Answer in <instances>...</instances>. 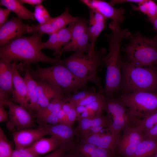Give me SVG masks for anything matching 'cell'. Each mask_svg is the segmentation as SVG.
I'll return each mask as SVG.
<instances>
[{
    "instance_id": "c3c4849f",
    "label": "cell",
    "mask_w": 157,
    "mask_h": 157,
    "mask_svg": "<svg viewBox=\"0 0 157 157\" xmlns=\"http://www.w3.org/2000/svg\"><path fill=\"white\" fill-rule=\"evenodd\" d=\"M151 157H157V151Z\"/></svg>"
},
{
    "instance_id": "277c9868",
    "label": "cell",
    "mask_w": 157,
    "mask_h": 157,
    "mask_svg": "<svg viewBox=\"0 0 157 157\" xmlns=\"http://www.w3.org/2000/svg\"><path fill=\"white\" fill-rule=\"evenodd\" d=\"M121 93L146 92L157 94V66H139L122 63Z\"/></svg>"
},
{
    "instance_id": "f546056e",
    "label": "cell",
    "mask_w": 157,
    "mask_h": 157,
    "mask_svg": "<svg viewBox=\"0 0 157 157\" xmlns=\"http://www.w3.org/2000/svg\"><path fill=\"white\" fill-rule=\"evenodd\" d=\"M14 149L1 128H0V157H11Z\"/></svg>"
},
{
    "instance_id": "f6af8a7d",
    "label": "cell",
    "mask_w": 157,
    "mask_h": 157,
    "mask_svg": "<svg viewBox=\"0 0 157 157\" xmlns=\"http://www.w3.org/2000/svg\"><path fill=\"white\" fill-rule=\"evenodd\" d=\"M11 157H22L20 149L15 147Z\"/></svg>"
},
{
    "instance_id": "ffe728a7",
    "label": "cell",
    "mask_w": 157,
    "mask_h": 157,
    "mask_svg": "<svg viewBox=\"0 0 157 157\" xmlns=\"http://www.w3.org/2000/svg\"><path fill=\"white\" fill-rule=\"evenodd\" d=\"M47 135L48 134L46 131L38 126L36 129L29 128L15 132L13 133L12 137L15 147L25 148Z\"/></svg>"
},
{
    "instance_id": "4316f807",
    "label": "cell",
    "mask_w": 157,
    "mask_h": 157,
    "mask_svg": "<svg viewBox=\"0 0 157 157\" xmlns=\"http://www.w3.org/2000/svg\"><path fill=\"white\" fill-rule=\"evenodd\" d=\"M157 151V139H144L139 144L133 157H149Z\"/></svg>"
},
{
    "instance_id": "9a60e30c",
    "label": "cell",
    "mask_w": 157,
    "mask_h": 157,
    "mask_svg": "<svg viewBox=\"0 0 157 157\" xmlns=\"http://www.w3.org/2000/svg\"><path fill=\"white\" fill-rule=\"evenodd\" d=\"M123 131L118 146L119 151L124 157H133L138 146L144 139L143 132L138 125Z\"/></svg>"
},
{
    "instance_id": "b9f144b4",
    "label": "cell",
    "mask_w": 157,
    "mask_h": 157,
    "mask_svg": "<svg viewBox=\"0 0 157 157\" xmlns=\"http://www.w3.org/2000/svg\"><path fill=\"white\" fill-rule=\"evenodd\" d=\"M143 0H112L108 2L111 5L114 6L115 5L124 2H133L139 3L142 1Z\"/></svg>"
},
{
    "instance_id": "ac0fdd59",
    "label": "cell",
    "mask_w": 157,
    "mask_h": 157,
    "mask_svg": "<svg viewBox=\"0 0 157 157\" xmlns=\"http://www.w3.org/2000/svg\"><path fill=\"white\" fill-rule=\"evenodd\" d=\"M81 142L88 143L108 150L115 155V149L119 145L121 138L120 135L98 133L89 134L81 138Z\"/></svg>"
},
{
    "instance_id": "f1b7e54d",
    "label": "cell",
    "mask_w": 157,
    "mask_h": 157,
    "mask_svg": "<svg viewBox=\"0 0 157 157\" xmlns=\"http://www.w3.org/2000/svg\"><path fill=\"white\" fill-rule=\"evenodd\" d=\"M48 40L42 44V49H49L54 51L53 54L56 56L55 58L59 59V52L62 47L61 46L58 37L57 31L52 33Z\"/></svg>"
},
{
    "instance_id": "ab89813d",
    "label": "cell",
    "mask_w": 157,
    "mask_h": 157,
    "mask_svg": "<svg viewBox=\"0 0 157 157\" xmlns=\"http://www.w3.org/2000/svg\"><path fill=\"white\" fill-rule=\"evenodd\" d=\"M5 106L0 105V122L7 121L9 116L8 112H7L4 108Z\"/></svg>"
},
{
    "instance_id": "7402d4cb",
    "label": "cell",
    "mask_w": 157,
    "mask_h": 157,
    "mask_svg": "<svg viewBox=\"0 0 157 157\" xmlns=\"http://www.w3.org/2000/svg\"><path fill=\"white\" fill-rule=\"evenodd\" d=\"M13 85L12 101L29 110V100L26 84L24 78L19 74L16 64L14 68Z\"/></svg>"
},
{
    "instance_id": "5b68a950",
    "label": "cell",
    "mask_w": 157,
    "mask_h": 157,
    "mask_svg": "<svg viewBox=\"0 0 157 157\" xmlns=\"http://www.w3.org/2000/svg\"><path fill=\"white\" fill-rule=\"evenodd\" d=\"M30 71L35 81H44L53 85L60 89L65 97L80 90L89 89L88 82L76 77L58 61L51 67L38 66L35 70L30 69Z\"/></svg>"
},
{
    "instance_id": "7a4b0ae2",
    "label": "cell",
    "mask_w": 157,
    "mask_h": 157,
    "mask_svg": "<svg viewBox=\"0 0 157 157\" xmlns=\"http://www.w3.org/2000/svg\"><path fill=\"white\" fill-rule=\"evenodd\" d=\"M43 35L37 33L30 36H22L0 47V58L10 62L21 61L28 65L39 62L55 64L60 59L51 58L42 51Z\"/></svg>"
},
{
    "instance_id": "44dd1931",
    "label": "cell",
    "mask_w": 157,
    "mask_h": 157,
    "mask_svg": "<svg viewBox=\"0 0 157 157\" xmlns=\"http://www.w3.org/2000/svg\"><path fill=\"white\" fill-rule=\"evenodd\" d=\"M107 19L101 14L89 9L88 29L90 47L88 53L91 54L95 51L96 42L101 33L106 27Z\"/></svg>"
},
{
    "instance_id": "7c38bea8",
    "label": "cell",
    "mask_w": 157,
    "mask_h": 157,
    "mask_svg": "<svg viewBox=\"0 0 157 157\" xmlns=\"http://www.w3.org/2000/svg\"><path fill=\"white\" fill-rule=\"evenodd\" d=\"M39 126L43 128L48 135L54 137L58 141L60 148L64 151H71L74 146L73 138L75 132L72 127L61 124Z\"/></svg>"
},
{
    "instance_id": "1f68e13d",
    "label": "cell",
    "mask_w": 157,
    "mask_h": 157,
    "mask_svg": "<svg viewBox=\"0 0 157 157\" xmlns=\"http://www.w3.org/2000/svg\"><path fill=\"white\" fill-rule=\"evenodd\" d=\"M33 14L35 19L39 24L46 23L53 18L51 16L47 9L41 4L35 6Z\"/></svg>"
},
{
    "instance_id": "d590c367",
    "label": "cell",
    "mask_w": 157,
    "mask_h": 157,
    "mask_svg": "<svg viewBox=\"0 0 157 157\" xmlns=\"http://www.w3.org/2000/svg\"><path fill=\"white\" fill-rule=\"evenodd\" d=\"M144 139H157V124L147 131L143 133Z\"/></svg>"
},
{
    "instance_id": "83f0119b",
    "label": "cell",
    "mask_w": 157,
    "mask_h": 157,
    "mask_svg": "<svg viewBox=\"0 0 157 157\" xmlns=\"http://www.w3.org/2000/svg\"><path fill=\"white\" fill-rule=\"evenodd\" d=\"M133 10H138L142 13L146 15L147 18L154 19L157 17L156 13L157 5L153 1L151 0H143L138 3L137 6L131 4Z\"/></svg>"
},
{
    "instance_id": "603a6c76",
    "label": "cell",
    "mask_w": 157,
    "mask_h": 157,
    "mask_svg": "<svg viewBox=\"0 0 157 157\" xmlns=\"http://www.w3.org/2000/svg\"><path fill=\"white\" fill-rule=\"evenodd\" d=\"M75 157H114L110 151L88 143L81 142L71 151Z\"/></svg>"
},
{
    "instance_id": "4dcf8cb0",
    "label": "cell",
    "mask_w": 157,
    "mask_h": 157,
    "mask_svg": "<svg viewBox=\"0 0 157 157\" xmlns=\"http://www.w3.org/2000/svg\"><path fill=\"white\" fill-rule=\"evenodd\" d=\"M157 124V109L141 119L139 126L143 133L147 131Z\"/></svg>"
},
{
    "instance_id": "52a82bcc",
    "label": "cell",
    "mask_w": 157,
    "mask_h": 157,
    "mask_svg": "<svg viewBox=\"0 0 157 157\" xmlns=\"http://www.w3.org/2000/svg\"><path fill=\"white\" fill-rule=\"evenodd\" d=\"M103 110L107 115L109 125L108 130L112 134L118 135L122 131L137 126L129 114L127 107L115 94L106 96Z\"/></svg>"
},
{
    "instance_id": "ee69618b",
    "label": "cell",
    "mask_w": 157,
    "mask_h": 157,
    "mask_svg": "<svg viewBox=\"0 0 157 157\" xmlns=\"http://www.w3.org/2000/svg\"><path fill=\"white\" fill-rule=\"evenodd\" d=\"M75 109L76 112L77 118L78 117L80 114L86 110L85 106H75Z\"/></svg>"
},
{
    "instance_id": "d6986e66",
    "label": "cell",
    "mask_w": 157,
    "mask_h": 157,
    "mask_svg": "<svg viewBox=\"0 0 157 157\" xmlns=\"http://www.w3.org/2000/svg\"><path fill=\"white\" fill-rule=\"evenodd\" d=\"M36 81L38 111L46 107L53 99H64L66 97L60 89L53 85L44 81Z\"/></svg>"
},
{
    "instance_id": "8fae6325",
    "label": "cell",
    "mask_w": 157,
    "mask_h": 157,
    "mask_svg": "<svg viewBox=\"0 0 157 157\" xmlns=\"http://www.w3.org/2000/svg\"><path fill=\"white\" fill-rule=\"evenodd\" d=\"M16 64V62L0 60V105L5 106L12 101L10 97L12 96L13 72Z\"/></svg>"
},
{
    "instance_id": "e575fe53",
    "label": "cell",
    "mask_w": 157,
    "mask_h": 157,
    "mask_svg": "<svg viewBox=\"0 0 157 157\" xmlns=\"http://www.w3.org/2000/svg\"><path fill=\"white\" fill-rule=\"evenodd\" d=\"M39 125L42 124H59L58 114L52 113L42 117L36 118Z\"/></svg>"
},
{
    "instance_id": "484cf974",
    "label": "cell",
    "mask_w": 157,
    "mask_h": 157,
    "mask_svg": "<svg viewBox=\"0 0 157 157\" xmlns=\"http://www.w3.org/2000/svg\"><path fill=\"white\" fill-rule=\"evenodd\" d=\"M0 4L14 13L19 19L35 20L33 13L17 0H1Z\"/></svg>"
},
{
    "instance_id": "d4e9b609",
    "label": "cell",
    "mask_w": 157,
    "mask_h": 157,
    "mask_svg": "<svg viewBox=\"0 0 157 157\" xmlns=\"http://www.w3.org/2000/svg\"><path fill=\"white\" fill-rule=\"evenodd\" d=\"M34 153L40 156L60 148L59 143L53 137L49 138L42 137L29 147Z\"/></svg>"
},
{
    "instance_id": "681fc988",
    "label": "cell",
    "mask_w": 157,
    "mask_h": 157,
    "mask_svg": "<svg viewBox=\"0 0 157 157\" xmlns=\"http://www.w3.org/2000/svg\"><path fill=\"white\" fill-rule=\"evenodd\" d=\"M156 13L157 14V7H156Z\"/></svg>"
},
{
    "instance_id": "30bf717a",
    "label": "cell",
    "mask_w": 157,
    "mask_h": 157,
    "mask_svg": "<svg viewBox=\"0 0 157 157\" xmlns=\"http://www.w3.org/2000/svg\"><path fill=\"white\" fill-rule=\"evenodd\" d=\"M7 106L9 120L6 126L10 131L13 133L34 126L35 116L27 109L12 101L9 102Z\"/></svg>"
},
{
    "instance_id": "ba28073f",
    "label": "cell",
    "mask_w": 157,
    "mask_h": 157,
    "mask_svg": "<svg viewBox=\"0 0 157 157\" xmlns=\"http://www.w3.org/2000/svg\"><path fill=\"white\" fill-rule=\"evenodd\" d=\"M118 96L139 125L140 120L157 109V94L146 92L121 93Z\"/></svg>"
},
{
    "instance_id": "7bdbcfd3",
    "label": "cell",
    "mask_w": 157,
    "mask_h": 157,
    "mask_svg": "<svg viewBox=\"0 0 157 157\" xmlns=\"http://www.w3.org/2000/svg\"><path fill=\"white\" fill-rule=\"evenodd\" d=\"M18 1L22 4L26 3L36 6L41 4L43 1L42 0H18Z\"/></svg>"
},
{
    "instance_id": "60d3db41",
    "label": "cell",
    "mask_w": 157,
    "mask_h": 157,
    "mask_svg": "<svg viewBox=\"0 0 157 157\" xmlns=\"http://www.w3.org/2000/svg\"><path fill=\"white\" fill-rule=\"evenodd\" d=\"M64 152L63 149L59 148L48 155L41 157H61Z\"/></svg>"
},
{
    "instance_id": "74e56055",
    "label": "cell",
    "mask_w": 157,
    "mask_h": 157,
    "mask_svg": "<svg viewBox=\"0 0 157 157\" xmlns=\"http://www.w3.org/2000/svg\"><path fill=\"white\" fill-rule=\"evenodd\" d=\"M11 11L6 8H0V26L7 22V20Z\"/></svg>"
},
{
    "instance_id": "8d00e7d4",
    "label": "cell",
    "mask_w": 157,
    "mask_h": 157,
    "mask_svg": "<svg viewBox=\"0 0 157 157\" xmlns=\"http://www.w3.org/2000/svg\"><path fill=\"white\" fill-rule=\"evenodd\" d=\"M58 117L59 124L67 125L72 127L70 124L67 114L61 109L58 113Z\"/></svg>"
},
{
    "instance_id": "3957f363",
    "label": "cell",
    "mask_w": 157,
    "mask_h": 157,
    "mask_svg": "<svg viewBox=\"0 0 157 157\" xmlns=\"http://www.w3.org/2000/svg\"><path fill=\"white\" fill-rule=\"evenodd\" d=\"M106 54V49L103 48L95 50L91 54L74 53L67 58L59 59L58 61L76 77L93 83L97 88L98 92L103 93L104 88L101 84V78L97 74V69L99 66H104Z\"/></svg>"
},
{
    "instance_id": "2e32d148",
    "label": "cell",
    "mask_w": 157,
    "mask_h": 157,
    "mask_svg": "<svg viewBox=\"0 0 157 157\" xmlns=\"http://www.w3.org/2000/svg\"><path fill=\"white\" fill-rule=\"evenodd\" d=\"M76 17L73 16L69 13V9L66 8L63 13L52 18L48 22L43 24L31 26V34L37 33L50 35L70 24L75 22Z\"/></svg>"
},
{
    "instance_id": "7dc6e473",
    "label": "cell",
    "mask_w": 157,
    "mask_h": 157,
    "mask_svg": "<svg viewBox=\"0 0 157 157\" xmlns=\"http://www.w3.org/2000/svg\"><path fill=\"white\" fill-rule=\"evenodd\" d=\"M61 157H75L71 151H64Z\"/></svg>"
},
{
    "instance_id": "cb8c5ba5",
    "label": "cell",
    "mask_w": 157,
    "mask_h": 157,
    "mask_svg": "<svg viewBox=\"0 0 157 157\" xmlns=\"http://www.w3.org/2000/svg\"><path fill=\"white\" fill-rule=\"evenodd\" d=\"M25 65V74L24 79L26 82L29 100V110L37 113L38 110L36 81L32 77L30 71L29 65Z\"/></svg>"
},
{
    "instance_id": "d6a6232c",
    "label": "cell",
    "mask_w": 157,
    "mask_h": 157,
    "mask_svg": "<svg viewBox=\"0 0 157 157\" xmlns=\"http://www.w3.org/2000/svg\"><path fill=\"white\" fill-rule=\"evenodd\" d=\"M95 92L93 89L83 90L67 95L63 99L65 102H69L73 104L83 99L91 93Z\"/></svg>"
},
{
    "instance_id": "4fadbf2b",
    "label": "cell",
    "mask_w": 157,
    "mask_h": 157,
    "mask_svg": "<svg viewBox=\"0 0 157 157\" xmlns=\"http://www.w3.org/2000/svg\"><path fill=\"white\" fill-rule=\"evenodd\" d=\"M30 27L18 18H12L0 26V47L24 34H31Z\"/></svg>"
},
{
    "instance_id": "9c48e42d",
    "label": "cell",
    "mask_w": 157,
    "mask_h": 157,
    "mask_svg": "<svg viewBox=\"0 0 157 157\" xmlns=\"http://www.w3.org/2000/svg\"><path fill=\"white\" fill-rule=\"evenodd\" d=\"M88 27V20L83 17H76L71 40L60 50V56L63 53L68 51L88 53L90 47Z\"/></svg>"
},
{
    "instance_id": "8992f818",
    "label": "cell",
    "mask_w": 157,
    "mask_h": 157,
    "mask_svg": "<svg viewBox=\"0 0 157 157\" xmlns=\"http://www.w3.org/2000/svg\"><path fill=\"white\" fill-rule=\"evenodd\" d=\"M129 39L121 49L125 61L139 66H157V35L148 38L137 31Z\"/></svg>"
},
{
    "instance_id": "f35d334b",
    "label": "cell",
    "mask_w": 157,
    "mask_h": 157,
    "mask_svg": "<svg viewBox=\"0 0 157 157\" xmlns=\"http://www.w3.org/2000/svg\"><path fill=\"white\" fill-rule=\"evenodd\" d=\"M66 113L67 115L69 122L72 126L74 122L77 120V114L75 109V106L72 108Z\"/></svg>"
},
{
    "instance_id": "836d02e7",
    "label": "cell",
    "mask_w": 157,
    "mask_h": 157,
    "mask_svg": "<svg viewBox=\"0 0 157 157\" xmlns=\"http://www.w3.org/2000/svg\"><path fill=\"white\" fill-rule=\"evenodd\" d=\"M105 97L103 93L99 92H94L83 99L72 104L74 106H86L96 101L101 100Z\"/></svg>"
},
{
    "instance_id": "6da1fadb",
    "label": "cell",
    "mask_w": 157,
    "mask_h": 157,
    "mask_svg": "<svg viewBox=\"0 0 157 157\" xmlns=\"http://www.w3.org/2000/svg\"><path fill=\"white\" fill-rule=\"evenodd\" d=\"M109 27L111 30L105 34L108 44V53L104 60L106 68L105 83L103 94L106 96L115 94L119 91L122 79V63L123 58L120 54L123 39L129 38L131 34L128 28L122 29L120 26L110 22Z\"/></svg>"
},
{
    "instance_id": "e0dca14e",
    "label": "cell",
    "mask_w": 157,
    "mask_h": 157,
    "mask_svg": "<svg viewBox=\"0 0 157 157\" xmlns=\"http://www.w3.org/2000/svg\"><path fill=\"white\" fill-rule=\"evenodd\" d=\"M78 124L74 130L75 135L82 138L90 134L100 133L105 127L109 128V124L107 117L102 113L94 117L78 118Z\"/></svg>"
},
{
    "instance_id": "5bb4252c",
    "label": "cell",
    "mask_w": 157,
    "mask_h": 157,
    "mask_svg": "<svg viewBox=\"0 0 157 157\" xmlns=\"http://www.w3.org/2000/svg\"><path fill=\"white\" fill-rule=\"evenodd\" d=\"M80 1L89 8L98 13L106 19H110L115 24L120 25L125 17V9L122 7L115 8L109 2L100 0H82Z\"/></svg>"
},
{
    "instance_id": "bcb514c9",
    "label": "cell",
    "mask_w": 157,
    "mask_h": 157,
    "mask_svg": "<svg viewBox=\"0 0 157 157\" xmlns=\"http://www.w3.org/2000/svg\"><path fill=\"white\" fill-rule=\"evenodd\" d=\"M147 20L151 23L153 26V30H154L157 33V17L154 19H147Z\"/></svg>"
}]
</instances>
